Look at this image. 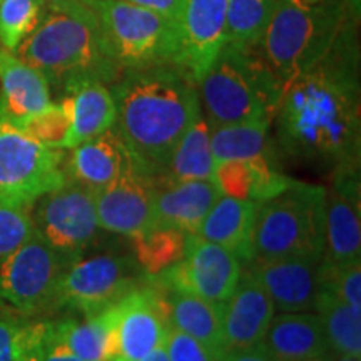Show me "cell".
Masks as SVG:
<instances>
[{"label":"cell","instance_id":"cb8c5ba5","mask_svg":"<svg viewBox=\"0 0 361 361\" xmlns=\"http://www.w3.org/2000/svg\"><path fill=\"white\" fill-rule=\"evenodd\" d=\"M0 99L16 123L51 104V84L16 54L0 47Z\"/></svg>","mask_w":361,"mask_h":361},{"label":"cell","instance_id":"f1b7e54d","mask_svg":"<svg viewBox=\"0 0 361 361\" xmlns=\"http://www.w3.org/2000/svg\"><path fill=\"white\" fill-rule=\"evenodd\" d=\"M314 313L322 319L333 353L361 358V314L324 288H319Z\"/></svg>","mask_w":361,"mask_h":361},{"label":"cell","instance_id":"9c48e42d","mask_svg":"<svg viewBox=\"0 0 361 361\" xmlns=\"http://www.w3.org/2000/svg\"><path fill=\"white\" fill-rule=\"evenodd\" d=\"M146 283L147 274L130 258L117 255L79 258L62 273L54 308L78 311L90 318L112 308Z\"/></svg>","mask_w":361,"mask_h":361},{"label":"cell","instance_id":"f35d334b","mask_svg":"<svg viewBox=\"0 0 361 361\" xmlns=\"http://www.w3.org/2000/svg\"><path fill=\"white\" fill-rule=\"evenodd\" d=\"M166 348L169 361H219L204 345L173 326L166 333Z\"/></svg>","mask_w":361,"mask_h":361},{"label":"cell","instance_id":"1f68e13d","mask_svg":"<svg viewBox=\"0 0 361 361\" xmlns=\"http://www.w3.org/2000/svg\"><path fill=\"white\" fill-rule=\"evenodd\" d=\"M186 236L179 229L156 224L149 231L130 238L135 263L147 276L162 273L183 259Z\"/></svg>","mask_w":361,"mask_h":361},{"label":"cell","instance_id":"b9f144b4","mask_svg":"<svg viewBox=\"0 0 361 361\" xmlns=\"http://www.w3.org/2000/svg\"><path fill=\"white\" fill-rule=\"evenodd\" d=\"M139 361H169L168 348H166V340L161 341L156 348H152L149 353Z\"/></svg>","mask_w":361,"mask_h":361},{"label":"cell","instance_id":"52a82bcc","mask_svg":"<svg viewBox=\"0 0 361 361\" xmlns=\"http://www.w3.org/2000/svg\"><path fill=\"white\" fill-rule=\"evenodd\" d=\"M96 12L107 47L126 69L173 66L176 51L174 20L128 0H85Z\"/></svg>","mask_w":361,"mask_h":361},{"label":"cell","instance_id":"f546056e","mask_svg":"<svg viewBox=\"0 0 361 361\" xmlns=\"http://www.w3.org/2000/svg\"><path fill=\"white\" fill-rule=\"evenodd\" d=\"M269 126L271 121H246L211 128V151L216 164L266 154Z\"/></svg>","mask_w":361,"mask_h":361},{"label":"cell","instance_id":"60d3db41","mask_svg":"<svg viewBox=\"0 0 361 361\" xmlns=\"http://www.w3.org/2000/svg\"><path fill=\"white\" fill-rule=\"evenodd\" d=\"M219 361H274L263 345L251 346L246 350H238V351H228Z\"/></svg>","mask_w":361,"mask_h":361},{"label":"cell","instance_id":"d6986e66","mask_svg":"<svg viewBox=\"0 0 361 361\" xmlns=\"http://www.w3.org/2000/svg\"><path fill=\"white\" fill-rule=\"evenodd\" d=\"M273 301L250 273H243L236 290L223 305V340L228 351L259 345L273 322Z\"/></svg>","mask_w":361,"mask_h":361},{"label":"cell","instance_id":"30bf717a","mask_svg":"<svg viewBox=\"0 0 361 361\" xmlns=\"http://www.w3.org/2000/svg\"><path fill=\"white\" fill-rule=\"evenodd\" d=\"M69 263L37 233L0 261V305L20 316L54 310L62 273Z\"/></svg>","mask_w":361,"mask_h":361},{"label":"cell","instance_id":"836d02e7","mask_svg":"<svg viewBox=\"0 0 361 361\" xmlns=\"http://www.w3.org/2000/svg\"><path fill=\"white\" fill-rule=\"evenodd\" d=\"M44 0H0V47L13 52L45 13Z\"/></svg>","mask_w":361,"mask_h":361},{"label":"cell","instance_id":"8d00e7d4","mask_svg":"<svg viewBox=\"0 0 361 361\" xmlns=\"http://www.w3.org/2000/svg\"><path fill=\"white\" fill-rule=\"evenodd\" d=\"M30 326L20 314L0 313V361H20L29 346Z\"/></svg>","mask_w":361,"mask_h":361},{"label":"cell","instance_id":"2e32d148","mask_svg":"<svg viewBox=\"0 0 361 361\" xmlns=\"http://www.w3.org/2000/svg\"><path fill=\"white\" fill-rule=\"evenodd\" d=\"M323 261L335 266L361 261L358 162L338 164L331 188L324 189Z\"/></svg>","mask_w":361,"mask_h":361},{"label":"cell","instance_id":"ac0fdd59","mask_svg":"<svg viewBox=\"0 0 361 361\" xmlns=\"http://www.w3.org/2000/svg\"><path fill=\"white\" fill-rule=\"evenodd\" d=\"M64 156L66 178L97 192L142 159L112 128L97 137L69 149Z\"/></svg>","mask_w":361,"mask_h":361},{"label":"cell","instance_id":"7c38bea8","mask_svg":"<svg viewBox=\"0 0 361 361\" xmlns=\"http://www.w3.org/2000/svg\"><path fill=\"white\" fill-rule=\"evenodd\" d=\"M241 274V261L233 252L197 234H189L183 259L147 279L164 293H186L224 303L236 290Z\"/></svg>","mask_w":361,"mask_h":361},{"label":"cell","instance_id":"277c9868","mask_svg":"<svg viewBox=\"0 0 361 361\" xmlns=\"http://www.w3.org/2000/svg\"><path fill=\"white\" fill-rule=\"evenodd\" d=\"M283 84L258 49L223 44L214 62L197 84L209 128L246 121H274Z\"/></svg>","mask_w":361,"mask_h":361},{"label":"cell","instance_id":"ab89813d","mask_svg":"<svg viewBox=\"0 0 361 361\" xmlns=\"http://www.w3.org/2000/svg\"><path fill=\"white\" fill-rule=\"evenodd\" d=\"M128 2L135 4V6L142 8H147L151 12L159 13V16L166 17V19L176 20L183 0H128Z\"/></svg>","mask_w":361,"mask_h":361},{"label":"cell","instance_id":"603a6c76","mask_svg":"<svg viewBox=\"0 0 361 361\" xmlns=\"http://www.w3.org/2000/svg\"><path fill=\"white\" fill-rule=\"evenodd\" d=\"M213 180L223 196L255 202L278 196L293 183V179L274 168L266 154L252 159L218 162Z\"/></svg>","mask_w":361,"mask_h":361},{"label":"cell","instance_id":"44dd1931","mask_svg":"<svg viewBox=\"0 0 361 361\" xmlns=\"http://www.w3.org/2000/svg\"><path fill=\"white\" fill-rule=\"evenodd\" d=\"M274 361H331L322 319L316 313H276L261 341Z\"/></svg>","mask_w":361,"mask_h":361},{"label":"cell","instance_id":"e575fe53","mask_svg":"<svg viewBox=\"0 0 361 361\" xmlns=\"http://www.w3.org/2000/svg\"><path fill=\"white\" fill-rule=\"evenodd\" d=\"M319 288L331 291L345 301L355 313L361 314V261L335 266L322 259Z\"/></svg>","mask_w":361,"mask_h":361},{"label":"cell","instance_id":"74e56055","mask_svg":"<svg viewBox=\"0 0 361 361\" xmlns=\"http://www.w3.org/2000/svg\"><path fill=\"white\" fill-rule=\"evenodd\" d=\"M34 341L39 361H80L59 335L54 322H35Z\"/></svg>","mask_w":361,"mask_h":361},{"label":"cell","instance_id":"83f0119b","mask_svg":"<svg viewBox=\"0 0 361 361\" xmlns=\"http://www.w3.org/2000/svg\"><path fill=\"white\" fill-rule=\"evenodd\" d=\"M114 306L80 322L75 318L54 322L59 335L80 361H112Z\"/></svg>","mask_w":361,"mask_h":361},{"label":"cell","instance_id":"ffe728a7","mask_svg":"<svg viewBox=\"0 0 361 361\" xmlns=\"http://www.w3.org/2000/svg\"><path fill=\"white\" fill-rule=\"evenodd\" d=\"M223 196L213 179L162 180L156 178V224L168 226L184 234H197L206 214Z\"/></svg>","mask_w":361,"mask_h":361},{"label":"cell","instance_id":"7a4b0ae2","mask_svg":"<svg viewBox=\"0 0 361 361\" xmlns=\"http://www.w3.org/2000/svg\"><path fill=\"white\" fill-rule=\"evenodd\" d=\"M117 133L154 173L164 168L180 135L202 112L200 92L169 64L126 69L111 84Z\"/></svg>","mask_w":361,"mask_h":361},{"label":"cell","instance_id":"3957f363","mask_svg":"<svg viewBox=\"0 0 361 361\" xmlns=\"http://www.w3.org/2000/svg\"><path fill=\"white\" fill-rule=\"evenodd\" d=\"M13 54L62 90L80 79L111 85L124 72L107 47L96 12L85 0L45 8L42 20Z\"/></svg>","mask_w":361,"mask_h":361},{"label":"cell","instance_id":"d4e9b609","mask_svg":"<svg viewBox=\"0 0 361 361\" xmlns=\"http://www.w3.org/2000/svg\"><path fill=\"white\" fill-rule=\"evenodd\" d=\"M64 96L69 97L72 107V130L66 151L114 128L116 101L107 84L80 79L67 85Z\"/></svg>","mask_w":361,"mask_h":361},{"label":"cell","instance_id":"5b68a950","mask_svg":"<svg viewBox=\"0 0 361 361\" xmlns=\"http://www.w3.org/2000/svg\"><path fill=\"white\" fill-rule=\"evenodd\" d=\"M346 11V0H278L258 52L283 87L326 57Z\"/></svg>","mask_w":361,"mask_h":361},{"label":"cell","instance_id":"d6a6232c","mask_svg":"<svg viewBox=\"0 0 361 361\" xmlns=\"http://www.w3.org/2000/svg\"><path fill=\"white\" fill-rule=\"evenodd\" d=\"M22 129L30 137L45 147L66 151L72 130V107L69 97L61 102H51L42 111L35 112L20 123Z\"/></svg>","mask_w":361,"mask_h":361},{"label":"cell","instance_id":"9a60e30c","mask_svg":"<svg viewBox=\"0 0 361 361\" xmlns=\"http://www.w3.org/2000/svg\"><path fill=\"white\" fill-rule=\"evenodd\" d=\"M168 329V300L147 279L114 306L112 361H139L166 340Z\"/></svg>","mask_w":361,"mask_h":361},{"label":"cell","instance_id":"4fadbf2b","mask_svg":"<svg viewBox=\"0 0 361 361\" xmlns=\"http://www.w3.org/2000/svg\"><path fill=\"white\" fill-rule=\"evenodd\" d=\"M228 0H183L176 17L173 67L196 85L224 44Z\"/></svg>","mask_w":361,"mask_h":361},{"label":"cell","instance_id":"d590c367","mask_svg":"<svg viewBox=\"0 0 361 361\" xmlns=\"http://www.w3.org/2000/svg\"><path fill=\"white\" fill-rule=\"evenodd\" d=\"M34 233L30 207L0 204V261L24 245Z\"/></svg>","mask_w":361,"mask_h":361},{"label":"cell","instance_id":"ee69618b","mask_svg":"<svg viewBox=\"0 0 361 361\" xmlns=\"http://www.w3.org/2000/svg\"><path fill=\"white\" fill-rule=\"evenodd\" d=\"M72 2V0H44L45 7H61V6H66V4Z\"/></svg>","mask_w":361,"mask_h":361},{"label":"cell","instance_id":"4dcf8cb0","mask_svg":"<svg viewBox=\"0 0 361 361\" xmlns=\"http://www.w3.org/2000/svg\"><path fill=\"white\" fill-rule=\"evenodd\" d=\"M278 0H228L224 44L258 49Z\"/></svg>","mask_w":361,"mask_h":361},{"label":"cell","instance_id":"f6af8a7d","mask_svg":"<svg viewBox=\"0 0 361 361\" xmlns=\"http://www.w3.org/2000/svg\"><path fill=\"white\" fill-rule=\"evenodd\" d=\"M331 361H361L360 358H355V356H343V355H336V358Z\"/></svg>","mask_w":361,"mask_h":361},{"label":"cell","instance_id":"484cf974","mask_svg":"<svg viewBox=\"0 0 361 361\" xmlns=\"http://www.w3.org/2000/svg\"><path fill=\"white\" fill-rule=\"evenodd\" d=\"M169 326L204 345L216 358L226 355L223 340V305L186 293H164Z\"/></svg>","mask_w":361,"mask_h":361},{"label":"cell","instance_id":"7402d4cb","mask_svg":"<svg viewBox=\"0 0 361 361\" xmlns=\"http://www.w3.org/2000/svg\"><path fill=\"white\" fill-rule=\"evenodd\" d=\"M258 202L221 196L202 221L197 236L223 246L245 263L255 259Z\"/></svg>","mask_w":361,"mask_h":361},{"label":"cell","instance_id":"e0dca14e","mask_svg":"<svg viewBox=\"0 0 361 361\" xmlns=\"http://www.w3.org/2000/svg\"><path fill=\"white\" fill-rule=\"evenodd\" d=\"M322 259L318 256L252 259L247 273L266 291L276 313H306L314 311L318 300Z\"/></svg>","mask_w":361,"mask_h":361},{"label":"cell","instance_id":"ba28073f","mask_svg":"<svg viewBox=\"0 0 361 361\" xmlns=\"http://www.w3.org/2000/svg\"><path fill=\"white\" fill-rule=\"evenodd\" d=\"M64 156L30 137L0 99V204L32 207L45 192L64 184Z\"/></svg>","mask_w":361,"mask_h":361},{"label":"cell","instance_id":"6da1fadb","mask_svg":"<svg viewBox=\"0 0 361 361\" xmlns=\"http://www.w3.org/2000/svg\"><path fill=\"white\" fill-rule=\"evenodd\" d=\"M274 119L290 154L336 166L358 162V69L343 30L322 62L286 84Z\"/></svg>","mask_w":361,"mask_h":361},{"label":"cell","instance_id":"7bdbcfd3","mask_svg":"<svg viewBox=\"0 0 361 361\" xmlns=\"http://www.w3.org/2000/svg\"><path fill=\"white\" fill-rule=\"evenodd\" d=\"M20 361H39L37 353H35V341H34V323L30 326V341L29 346H27L24 356H22Z\"/></svg>","mask_w":361,"mask_h":361},{"label":"cell","instance_id":"8992f818","mask_svg":"<svg viewBox=\"0 0 361 361\" xmlns=\"http://www.w3.org/2000/svg\"><path fill=\"white\" fill-rule=\"evenodd\" d=\"M324 252V188L293 180L286 191L258 202L255 259Z\"/></svg>","mask_w":361,"mask_h":361},{"label":"cell","instance_id":"8fae6325","mask_svg":"<svg viewBox=\"0 0 361 361\" xmlns=\"http://www.w3.org/2000/svg\"><path fill=\"white\" fill-rule=\"evenodd\" d=\"M34 206L35 233L69 264L82 258L101 231L96 192L71 179L45 192Z\"/></svg>","mask_w":361,"mask_h":361},{"label":"cell","instance_id":"4316f807","mask_svg":"<svg viewBox=\"0 0 361 361\" xmlns=\"http://www.w3.org/2000/svg\"><path fill=\"white\" fill-rule=\"evenodd\" d=\"M214 168L216 162L211 151V128L201 112L186 129V133L180 135L168 162L159 173H156V178L171 183L213 179Z\"/></svg>","mask_w":361,"mask_h":361},{"label":"cell","instance_id":"5bb4252c","mask_svg":"<svg viewBox=\"0 0 361 361\" xmlns=\"http://www.w3.org/2000/svg\"><path fill=\"white\" fill-rule=\"evenodd\" d=\"M156 173L141 161L96 192L101 229L134 238L156 226Z\"/></svg>","mask_w":361,"mask_h":361}]
</instances>
